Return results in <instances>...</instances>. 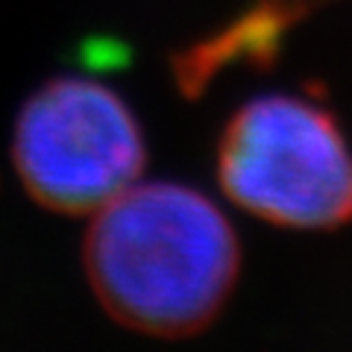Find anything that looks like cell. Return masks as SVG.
<instances>
[{
  "mask_svg": "<svg viewBox=\"0 0 352 352\" xmlns=\"http://www.w3.org/2000/svg\"><path fill=\"white\" fill-rule=\"evenodd\" d=\"M85 270L118 323L185 338L226 305L238 276V241L203 194L132 182L97 208L85 238Z\"/></svg>",
  "mask_w": 352,
  "mask_h": 352,
  "instance_id": "cell-1",
  "label": "cell"
},
{
  "mask_svg": "<svg viewBox=\"0 0 352 352\" xmlns=\"http://www.w3.org/2000/svg\"><path fill=\"white\" fill-rule=\"evenodd\" d=\"M226 194L264 220L326 229L352 220V147L296 97H261L229 120L217 150Z\"/></svg>",
  "mask_w": 352,
  "mask_h": 352,
  "instance_id": "cell-2",
  "label": "cell"
},
{
  "mask_svg": "<svg viewBox=\"0 0 352 352\" xmlns=\"http://www.w3.org/2000/svg\"><path fill=\"white\" fill-rule=\"evenodd\" d=\"M12 159L38 206L85 214L138 179L144 138L112 88L59 76L41 85L21 109Z\"/></svg>",
  "mask_w": 352,
  "mask_h": 352,
  "instance_id": "cell-3",
  "label": "cell"
}]
</instances>
